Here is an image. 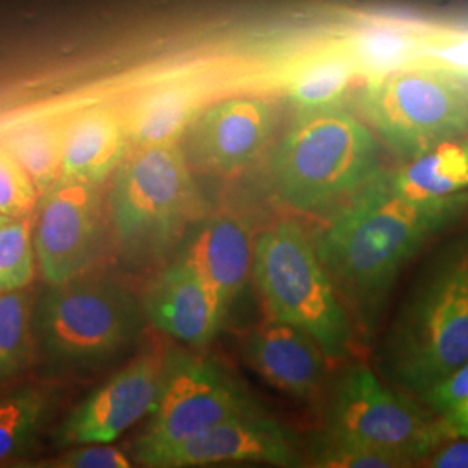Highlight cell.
Instances as JSON below:
<instances>
[{
  "mask_svg": "<svg viewBox=\"0 0 468 468\" xmlns=\"http://www.w3.org/2000/svg\"><path fill=\"white\" fill-rule=\"evenodd\" d=\"M467 208L468 193L444 200L404 198L392 189L385 170L336 208L314 243L357 330L368 340L402 269Z\"/></svg>",
  "mask_w": 468,
  "mask_h": 468,
  "instance_id": "6da1fadb",
  "label": "cell"
},
{
  "mask_svg": "<svg viewBox=\"0 0 468 468\" xmlns=\"http://www.w3.org/2000/svg\"><path fill=\"white\" fill-rule=\"evenodd\" d=\"M468 361V233L420 269L378 347L387 382L421 398Z\"/></svg>",
  "mask_w": 468,
  "mask_h": 468,
  "instance_id": "7a4b0ae2",
  "label": "cell"
},
{
  "mask_svg": "<svg viewBox=\"0 0 468 468\" xmlns=\"http://www.w3.org/2000/svg\"><path fill=\"white\" fill-rule=\"evenodd\" d=\"M380 172L377 135L340 104L297 112L271 162L278 200L299 214L340 208Z\"/></svg>",
  "mask_w": 468,
  "mask_h": 468,
  "instance_id": "3957f363",
  "label": "cell"
},
{
  "mask_svg": "<svg viewBox=\"0 0 468 468\" xmlns=\"http://www.w3.org/2000/svg\"><path fill=\"white\" fill-rule=\"evenodd\" d=\"M251 280L269 318L301 328L330 361L351 356L357 326L314 239L295 220H280L253 239Z\"/></svg>",
  "mask_w": 468,
  "mask_h": 468,
  "instance_id": "277c9868",
  "label": "cell"
},
{
  "mask_svg": "<svg viewBox=\"0 0 468 468\" xmlns=\"http://www.w3.org/2000/svg\"><path fill=\"white\" fill-rule=\"evenodd\" d=\"M144 318L143 302L125 286L79 276L50 284L37 303L35 344L56 367H98L134 346Z\"/></svg>",
  "mask_w": 468,
  "mask_h": 468,
  "instance_id": "5b68a950",
  "label": "cell"
},
{
  "mask_svg": "<svg viewBox=\"0 0 468 468\" xmlns=\"http://www.w3.org/2000/svg\"><path fill=\"white\" fill-rule=\"evenodd\" d=\"M198 201L179 143L135 148L117 168L110 193V218L122 249L135 257L167 250L195 218Z\"/></svg>",
  "mask_w": 468,
  "mask_h": 468,
  "instance_id": "8992f818",
  "label": "cell"
},
{
  "mask_svg": "<svg viewBox=\"0 0 468 468\" xmlns=\"http://www.w3.org/2000/svg\"><path fill=\"white\" fill-rule=\"evenodd\" d=\"M330 434L387 452L404 467L425 462L454 432L415 396L385 385L368 367L354 365L335 380L323 411Z\"/></svg>",
  "mask_w": 468,
  "mask_h": 468,
  "instance_id": "52a82bcc",
  "label": "cell"
},
{
  "mask_svg": "<svg viewBox=\"0 0 468 468\" xmlns=\"http://www.w3.org/2000/svg\"><path fill=\"white\" fill-rule=\"evenodd\" d=\"M363 110L375 133L402 160L468 129L467 87L427 61L368 84Z\"/></svg>",
  "mask_w": 468,
  "mask_h": 468,
  "instance_id": "ba28073f",
  "label": "cell"
},
{
  "mask_svg": "<svg viewBox=\"0 0 468 468\" xmlns=\"http://www.w3.org/2000/svg\"><path fill=\"white\" fill-rule=\"evenodd\" d=\"M259 408L250 394L214 361L193 352L167 351L150 421L135 442V458Z\"/></svg>",
  "mask_w": 468,
  "mask_h": 468,
  "instance_id": "9c48e42d",
  "label": "cell"
},
{
  "mask_svg": "<svg viewBox=\"0 0 468 468\" xmlns=\"http://www.w3.org/2000/svg\"><path fill=\"white\" fill-rule=\"evenodd\" d=\"M144 467H208L231 462L302 467L301 439L262 408L224 420L172 446L135 458Z\"/></svg>",
  "mask_w": 468,
  "mask_h": 468,
  "instance_id": "30bf717a",
  "label": "cell"
},
{
  "mask_svg": "<svg viewBox=\"0 0 468 468\" xmlns=\"http://www.w3.org/2000/svg\"><path fill=\"white\" fill-rule=\"evenodd\" d=\"M34 226L37 266L49 284L82 276L98 255L100 197L94 186L59 179L40 195Z\"/></svg>",
  "mask_w": 468,
  "mask_h": 468,
  "instance_id": "8fae6325",
  "label": "cell"
},
{
  "mask_svg": "<svg viewBox=\"0 0 468 468\" xmlns=\"http://www.w3.org/2000/svg\"><path fill=\"white\" fill-rule=\"evenodd\" d=\"M276 123V106L266 98L218 101L200 110L187 127L186 156L203 172L236 176L266 151Z\"/></svg>",
  "mask_w": 468,
  "mask_h": 468,
  "instance_id": "7c38bea8",
  "label": "cell"
},
{
  "mask_svg": "<svg viewBox=\"0 0 468 468\" xmlns=\"http://www.w3.org/2000/svg\"><path fill=\"white\" fill-rule=\"evenodd\" d=\"M162 365L164 354L148 352L117 371L68 415L56 432V442L59 446L113 442L150 415Z\"/></svg>",
  "mask_w": 468,
  "mask_h": 468,
  "instance_id": "4fadbf2b",
  "label": "cell"
},
{
  "mask_svg": "<svg viewBox=\"0 0 468 468\" xmlns=\"http://www.w3.org/2000/svg\"><path fill=\"white\" fill-rule=\"evenodd\" d=\"M241 349L266 384L295 401H313L326 385V354L293 324L269 318L251 328Z\"/></svg>",
  "mask_w": 468,
  "mask_h": 468,
  "instance_id": "5bb4252c",
  "label": "cell"
},
{
  "mask_svg": "<svg viewBox=\"0 0 468 468\" xmlns=\"http://www.w3.org/2000/svg\"><path fill=\"white\" fill-rule=\"evenodd\" d=\"M143 309L153 326L193 349L208 346L228 319L214 292L181 257L151 282Z\"/></svg>",
  "mask_w": 468,
  "mask_h": 468,
  "instance_id": "9a60e30c",
  "label": "cell"
},
{
  "mask_svg": "<svg viewBox=\"0 0 468 468\" xmlns=\"http://www.w3.org/2000/svg\"><path fill=\"white\" fill-rule=\"evenodd\" d=\"M195 269L229 314L251 280L253 239L245 222L233 216L205 218L177 255Z\"/></svg>",
  "mask_w": 468,
  "mask_h": 468,
  "instance_id": "2e32d148",
  "label": "cell"
},
{
  "mask_svg": "<svg viewBox=\"0 0 468 468\" xmlns=\"http://www.w3.org/2000/svg\"><path fill=\"white\" fill-rule=\"evenodd\" d=\"M129 135L120 118L106 108H90L63 129L61 179L98 186L127 156Z\"/></svg>",
  "mask_w": 468,
  "mask_h": 468,
  "instance_id": "e0dca14e",
  "label": "cell"
},
{
  "mask_svg": "<svg viewBox=\"0 0 468 468\" xmlns=\"http://www.w3.org/2000/svg\"><path fill=\"white\" fill-rule=\"evenodd\" d=\"M200 87L189 80L154 85L131 104L123 125L129 141L139 146L176 144L201 110Z\"/></svg>",
  "mask_w": 468,
  "mask_h": 468,
  "instance_id": "ac0fdd59",
  "label": "cell"
},
{
  "mask_svg": "<svg viewBox=\"0 0 468 468\" xmlns=\"http://www.w3.org/2000/svg\"><path fill=\"white\" fill-rule=\"evenodd\" d=\"M359 77L377 82L385 75L423 61L425 28L396 19H369L340 38Z\"/></svg>",
  "mask_w": 468,
  "mask_h": 468,
  "instance_id": "d6986e66",
  "label": "cell"
},
{
  "mask_svg": "<svg viewBox=\"0 0 468 468\" xmlns=\"http://www.w3.org/2000/svg\"><path fill=\"white\" fill-rule=\"evenodd\" d=\"M387 176L392 189L410 200H444L468 193V135L441 141Z\"/></svg>",
  "mask_w": 468,
  "mask_h": 468,
  "instance_id": "ffe728a7",
  "label": "cell"
},
{
  "mask_svg": "<svg viewBox=\"0 0 468 468\" xmlns=\"http://www.w3.org/2000/svg\"><path fill=\"white\" fill-rule=\"evenodd\" d=\"M356 77H359L356 65L338 38L292 63L283 85L288 100L297 112H303L340 104Z\"/></svg>",
  "mask_w": 468,
  "mask_h": 468,
  "instance_id": "44dd1931",
  "label": "cell"
},
{
  "mask_svg": "<svg viewBox=\"0 0 468 468\" xmlns=\"http://www.w3.org/2000/svg\"><path fill=\"white\" fill-rule=\"evenodd\" d=\"M4 146L28 172L40 195L61 179L63 129L54 123H23L7 134Z\"/></svg>",
  "mask_w": 468,
  "mask_h": 468,
  "instance_id": "7402d4cb",
  "label": "cell"
},
{
  "mask_svg": "<svg viewBox=\"0 0 468 468\" xmlns=\"http://www.w3.org/2000/svg\"><path fill=\"white\" fill-rule=\"evenodd\" d=\"M49 411V396L37 387H23L0 399V463L25 452Z\"/></svg>",
  "mask_w": 468,
  "mask_h": 468,
  "instance_id": "603a6c76",
  "label": "cell"
},
{
  "mask_svg": "<svg viewBox=\"0 0 468 468\" xmlns=\"http://www.w3.org/2000/svg\"><path fill=\"white\" fill-rule=\"evenodd\" d=\"M34 309L21 290L0 293V382L28 365L34 342Z\"/></svg>",
  "mask_w": 468,
  "mask_h": 468,
  "instance_id": "cb8c5ba5",
  "label": "cell"
},
{
  "mask_svg": "<svg viewBox=\"0 0 468 468\" xmlns=\"http://www.w3.org/2000/svg\"><path fill=\"white\" fill-rule=\"evenodd\" d=\"M35 264L34 218H5L0 224V293L30 283Z\"/></svg>",
  "mask_w": 468,
  "mask_h": 468,
  "instance_id": "d4e9b609",
  "label": "cell"
},
{
  "mask_svg": "<svg viewBox=\"0 0 468 468\" xmlns=\"http://www.w3.org/2000/svg\"><path fill=\"white\" fill-rule=\"evenodd\" d=\"M309 465L321 468H402L404 463L392 454L371 450L321 429L307 446Z\"/></svg>",
  "mask_w": 468,
  "mask_h": 468,
  "instance_id": "484cf974",
  "label": "cell"
},
{
  "mask_svg": "<svg viewBox=\"0 0 468 468\" xmlns=\"http://www.w3.org/2000/svg\"><path fill=\"white\" fill-rule=\"evenodd\" d=\"M38 200L40 191L28 172L5 146H0V214L7 218H28Z\"/></svg>",
  "mask_w": 468,
  "mask_h": 468,
  "instance_id": "4316f807",
  "label": "cell"
},
{
  "mask_svg": "<svg viewBox=\"0 0 468 468\" xmlns=\"http://www.w3.org/2000/svg\"><path fill=\"white\" fill-rule=\"evenodd\" d=\"M423 61L456 77L468 75L467 28H425Z\"/></svg>",
  "mask_w": 468,
  "mask_h": 468,
  "instance_id": "83f0119b",
  "label": "cell"
},
{
  "mask_svg": "<svg viewBox=\"0 0 468 468\" xmlns=\"http://www.w3.org/2000/svg\"><path fill=\"white\" fill-rule=\"evenodd\" d=\"M468 398V361L458 369H454L448 378L435 385L423 398L421 402L427 404L435 415L444 419L454 411Z\"/></svg>",
  "mask_w": 468,
  "mask_h": 468,
  "instance_id": "f1b7e54d",
  "label": "cell"
},
{
  "mask_svg": "<svg viewBox=\"0 0 468 468\" xmlns=\"http://www.w3.org/2000/svg\"><path fill=\"white\" fill-rule=\"evenodd\" d=\"M69 468H129V458L108 444H84L68 452L58 463Z\"/></svg>",
  "mask_w": 468,
  "mask_h": 468,
  "instance_id": "f546056e",
  "label": "cell"
},
{
  "mask_svg": "<svg viewBox=\"0 0 468 468\" xmlns=\"http://www.w3.org/2000/svg\"><path fill=\"white\" fill-rule=\"evenodd\" d=\"M425 462L427 467L432 468H468V437L452 435Z\"/></svg>",
  "mask_w": 468,
  "mask_h": 468,
  "instance_id": "4dcf8cb0",
  "label": "cell"
},
{
  "mask_svg": "<svg viewBox=\"0 0 468 468\" xmlns=\"http://www.w3.org/2000/svg\"><path fill=\"white\" fill-rule=\"evenodd\" d=\"M454 435L468 437V398L454 411L444 417Z\"/></svg>",
  "mask_w": 468,
  "mask_h": 468,
  "instance_id": "1f68e13d",
  "label": "cell"
},
{
  "mask_svg": "<svg viewBox=\"0 0 468 468\" xmlns=\"http://www.w3.org/2000/svg\"><path fill=\"white\" fill-rule=\"evenodd\" d=\"M5 218H4V216H2V214H0V224H2V222H4V220H5Z\"/></svg>",
  "mask_w": 468,
  "mask_h": 468,
  "instance_id": "d6a6232c",
  "label": "cell"
}]
</instances>
